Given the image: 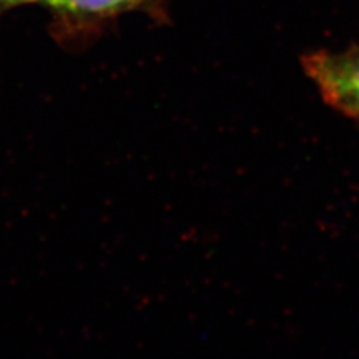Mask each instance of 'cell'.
<instances>
[{"label":"cell","instance_id":"1","mask_svg":"<svg viewBox=\"0 0 359 359\" xmlns=\"http://www.w3.org/2000/svg\"><path fill=\"white\" fill-rule=\"evenodd\" d=\"M54 27L63 41L84 42L96 36L108 22L129 13L163 15V0H47Z\"/></svg>","mask_w":359,"mask_h":359},{"label":"cell","instance_id":"3","mask_svg":"<svg viewBox=\"0 0 359 359\" xmlns=\"http://www.w3.org/2000/svg\"><path fill=\"white\" fill-rule=\"evenodd\" d=\"M47 0H0V13L6 9L17 8L22 5H32V4H45Z\"/></svg>","mask_w":359,"mask_h":359},{"label":"cell","instance_id":"2","mask_svg":"<svg viewBox=\"0 0 359 359\" xmlns=\"http://www.w3.org/2000/svg\"><path fill=\"white\" fill-rule=\"evenodd\" d=\"M302 66L325 102L359 123V47L310 53Z\"/></svg>","mask_w":359,"mask_h":359}]
</instances>
